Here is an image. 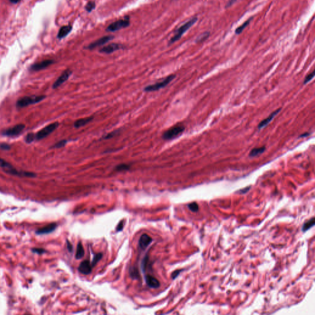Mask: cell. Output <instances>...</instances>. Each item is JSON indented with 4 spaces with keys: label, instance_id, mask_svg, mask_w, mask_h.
Segmentation results:
<instances>
[{
    "label": "cell",
    "instance_id": "1",
    "mask_svg": "<svg viewBox=\"0 0 315 315\" xmlns=\"http://www.w3.org/2000/svg\"><path fill=\"white\" fill-rule=\"evenodd\" d=\"M0 167L5 169V171L6 173L13 175H17L19 177H36V174L33 172H25V171H19L14 169L11 164L8 163L6 160L0 157Z\"/></svg>",
    "mask_w": 315,
    "mask_h": 315
},
{
    "label": "cell",
    "instance_id": "2",
    "mask_svg": "<svg viewBox=\"0 0 315 315\" xmlns=\"http://www.w3.org/2000/svg\"><path fill=\"white\" fill-rule=\"evenodd\" d=\"M198 21V17H194L192 19H191L190 21H188L186 23H185L183 25H182L180 27H179L175 32V34L173 37L171 38V39L169 41V44H171L178 40H179L183 35L188 30L190 29Z\"/></svg>",
    "mask_w": 315,
    "mask_h": 315
},
{
    "label": "cell",
    "instance_id": "3",
    "mask_svg": "<svg viewBox=\"0 0 315 315\" xmlns=\"http://www.w3.org/2000/svg\"><path fill=\"white\" fill-rule=\"evenodd\" d=\"M46 98V96L44 95L42 96H28V97H24L20 99H19L16 103V107L19 108H22L26 107L28 105L37 103L43 99Z\"/></svg>",
    "mask_w": 315,
    "mask_h": 315
},
{
    "label": "cell",
    "instance_id": "4",
    "mask_svg": "<svg viewBox=\"0 0 315 315\" xmlns=\"http://www.w3.org/2000/svg\"><path fill=\"white\" fill-rule=\"evenodd\" d=\"M130 25V17L129 16H125L123 19L116 21L110 24L106 28L108 32H114L122 28H127Z\"/></svg>",
    "mask_w": 315,
    "mask_h": 315
},
{
    "label": "cell",
    "instance_id": "5",
    "mask_svg": "<svg viewBox=\"0 0 315 315\" xmlns=\"http://www.w3.org/2000/svg\"><path fill=\"white\" fill-rule=\"evenodd\" d=\"M185 130L183 125H175L165 131L163 134V139L166 141L172 140L181 135Z\"/></svg>",
    "mask_w": 315,
    "mask_h": 315
},
{
    "label": "cell",
    "instance_id": "6",
    "mask_svg": "<svg viewBox=\"0 0 315 315\" xmlns=\"http://www.w3.org/2000/svg\"><path fill=\"white\" fill-rule=\"evenodd\" d=\"M175 78V75H171L166 77L164 80H163L162 81L156 83L155 84L149 85L144 88V91L145 92H153L158 91L162 88H164L167 85H168L174 78Z\"/></svg>",
    "mask_w": 315,
    "mask_h": 315
},
{
    "label": "cell",
    "instance_id": "7",
    "mask_svg": "<svg viewBox=\"0 0 315 315\" xmlns=\"http://www.w3.org/2000/svg\"><path fill=\"white\" fill-rule=\"evenodd\" d=\"M58 126L59 123L58 122H54L46 126L45 128H44L43 129L38 131L36 134H35L36 140L41 141L44 138L47 137L58 127Z\"/></svg>",
    "mask_w": 315,
    "mask_h": 315
},
{
    "label": "cell",
    "instance_id": "8",
    "mask_svg": "<svg viewBox=\"0 0 315 315\" xmlns=\"http://www.w3.org/2000/svg\"><path fill=\"white\" fill-rule=\"evenodd\" d=\"M25 128L24 124H18L12 128H9L5 130L2 133V135L6 137H16L20 135Z\"/></svg>",
    "mask_w": 315,
    "mask_h": 315
},
{
    "label": "cell",
    "instance_id": "9",
    "mask_svg": "<svg viewBox=\"0 0 315 315\" xmlns=\"http://www.w3.org/2000/svg\"><path fill=\"white\" fill-rule=\"evenodd\" d=\"M114 38V36H111V35H108V36H103L99 39H98L97 40H96L94 41V42L91 43V44H89L87 47H86L85 48L86 49H90V50H92V49H94L96 47H98L99 46H101L106 43H107L108 42H109L110 41H111L113 38Z\"/></svg>",
    "mask_w": 315,
    "mask_h": 315
},
{
    "label": "cell",
    "instance_id": "10",
    "mask_svg": "<svg viewBox=\"0 0 315 315\" xmlns=\"http://www.w3.org/2000/svg\"><path fill=\"white\" fill-rule=\"evenodd\" d=\"M54 63V60H51V59H47V60H43V61H41L40 62L35 63V64H33L30 67V71H33V72L39 71V70H43L44 69H46L49 66H50L52 64H53Z\"/></svg>",
    "mask_w": 315,
    "mask_h": 315
},
{
    "label": "cell",
    "instance_id": "11",
    "mask_svg": "<svg viewBox=\"0 0 315 315\" xmlns=\"http://www.w3.org/2000/svg\"><path fill=\"white\" fill-rule=\"evenodd\" d=\"M72 73V72L69 69L65 70L62 73V75L57 79V80L54 82V83L52 85V88L56 89V88H58L59 86H60L63 83H64L66 81L68 80V79L69 78Z\"/></svg>",
    "mask_w": 315,
    "mask_h": 315
},
{
    "label": "cell",
    "instance_id": "12",
    "mask_svg": "<svg viewBox=\"0 0 315 315\" xmlns=\"http://www.w3.org/2000/svg\"><path fill=\"white\" fill-rule=\"evenodd\" d=\"M122 48V46L120 44L111 43L110 44H108V45L105 46L103 47H102L99 50V52L100 53L109 54L113 53L116 51H118Z\"/></svg>",
    "mask_w": 315,
    "mask_h": 315
},
{
    "label": "cell",
    "instance_id": "13",
    "mask_svg": "<svg viewBox=\"0 0 315 315\" xmlns=\"http://www.w3.org/2000/svg\"><path fill=\"white\" fill-rule=\"evenodd\" d=\"M281 110V108H278V109L276 110L272 114H270L267 118H265L264 120H262L258 125V129H261L264 128V127H265L266 126L267 124H268L273 120V119L280 112Z\"/></svg>",
    "mask_w": 315,
    "mask_h": 315
},
{
    "label": "cell",
    "instance_id": "14",
    "mask_svg": "<svg viewBox=\"0 0 315 315\" xmlns=\"http://www.w3.org/2000/svg\"><path fill=\"white\" fill-rule=\"evenodd\" d=\"M92 266L88 261H84L82 262L78 268L79 272L83 275H89L92 271Z\"/></svg>",
    "mask_w": 315,
    "mask_h": 315
},
{
    "label": "cell",
    "instance_id": "15",
    "mask_svg": "<svg viewBox=\"0 0 315 315\" xmlns=\"http://www.w3.org/2000/svg\"><path fill=\"white\" fill-rule=\"evenodd\" d=\"M72 26L70 25H64L62 27L57 34V38L59 39H62L63 38H66L72 31Z\"/></svg>",
    "mask_w": 315,
    "mask_h": 315
},
{
    "label": "cell",
    "instance_id": "16",
    "mask_svg": "<svg viewBox=\"0 0 315 315\" xmlns=\"http://www.w3.org/2000/svg\"><path fill=\"white\" fill-rule=\"evenodd\" d=\"M152 238L150 236H149L147 234H144L141 236L139 239V244L142 249H145L147 247V246L152 242Z\"/></svg>",
    "mask_w": 315,
    "mask_h": 315
},
{
    "label": "cell",
    "instance_id": "17",
    "mask_svg": "<svg viewBox=\"0 0 315 315\" xmlns=\"http://www.w3.org/2000/svg\"><path fill=\"white\" fill-rule=\"evenodd\" d=\"M145 281L147 284L151 288H158L160 286V283L159 281L155 278V277L147 275L145 277Z\"/></svg>",
    "mask_w": 315,
    "mask_h": 315
},
{
    "label": "cell",
    "instance_id": "18",
    "mask_svg": "<svg viewBox=\"0 0 315 315\" xmlns=\"http://www.w3.org/2000/svg\"><path fill=\"white\" fill-rule=\"evenodd\" d=\"M56 227H57L56 223H51L44 227H43V228L38 230L36 231V233L38 234H47V233H51L56 228Z\"/></svg>",
    "mask_w": 315,
    "mask_h": 315
},
{
    "label": "cell",
    "instance_id": "19",
    "mask_svg": "<svg viewBox=\"0 0 315 315\" xmlns=\"http://www.w3.org/2000/svg\"><path fill=\"white\" fill-rule=\"evenodd\" d=\"M93 118H94L93 117L89 116V117H86V118L77 119L74 122V127L76 128H79L83 127V126H84L88 124L91 121H92Z\"/></svg>",
    "mask_w": 315,
    "mask_h": 315
},
{
    "label": "cell",
    "instance_id": "20",
    "mask_svg": "<svg viewBox=\"0 0 315 315\" xmlns=\"http://www.w3.org/2000/svg\"><path fill=\"white\" fill-rule=\"evenodd\" d=\"M265 149H266L265 147L254 148L250 152L249 155L250 157H255L256 156H258V155H261L263 153H264L265 151Z\"/></svg>",
    "mask_w": 315,
    "mask_h": 315
},
{
    "label": "cell",
    "instance_id": "21",
    "mask_svg": "<svg viewBox=\"0 0 315 315\" xmlns=\"http://www.w3.org/2000/svg\"><path fill=\"white\" fill-rule=\"evenodd\" d=\"M84 255V247L83 246V244L81 242H78L77 245V253H76V259H81Z\"/></svg>",
    "mask_w": 315,
    "mask_h": 315
},
{
    "label": "cell",
    "instance_id": "22",
    "mask_svg": "<svg viewBox=\"0 0 315 315\" xmlns=\"http://www.w3.org/2000/svg\"><path fill=\"white\" fill-rule=\"evenodd\" d=\"M253 17H250V18H249V19L248 20H247L245 22H244V23H243L241 26L238 27L235 30V32H234L235 34H236V35H239V34H241V33L243 32V30L245 29V28L249 25V23L250 22V21H252V19H253Z\"/></svg>",
    "mask_w": 315,
    "mask_h": 315
},
{
    "label": "cell",
    "instance_id": "23",
    "mask_svg": "<svg viewBox=\"0 0 315 315\" xmlns=\"http://www.w3.org/2000/svg\"><path fill=\"white\" fill-rule=\"evenodd\" d=\"M314 223H315V221H314V217H312L311 219H309V220H308L306 222L304 223V224L302 226V231L303 232L305 231H306L307 230H308L310 228H311L314 225Z\"/></svg>",
    "mask_w": 315,
    "mask_h": 315
},
{
    "label": "cell",
    "instance_id": "24",
    "mask_svg": "<svg viewBox=\"0 0 315 315\" xmlns=\"http://www.w3.org/2000/svg\"><path fill=\"white\" fill-rule=\"evenodd\" d=\"M210 36V32H205L201 34L196 39V43H199L204 41L206 40Z\"/></svg>",
    "mask_w": 315,
    "mask_h": 315
},
{
    "label": "cell",
    "instance_id": "25",
    "mask_svg": "<svg viewBox=\"0 0 315 315\" xmlns=\"http://www.w3.org/2000/svg\"><path fill=\"white\" fill-rule=\"evenodd\" d=\"M131 166L129 164H121L116 166L115 170L116 171H128L130 169Z\"/></svg>",
    "mask_w": 315,
    "mask_h": 315
},
{
    "label": "cell",
    "instance_id": "26",
    "mask_svg": "<svg viewBox=\"0 0 315 315\" xmlns=\"http://www.w3.org/2000/svg\"><path fill=\"white\" fill-rule=\"evenodd\" d=\"M96 8V3L94 2H92V1H90L86 5V6H85V9L87 12L88 13H91V11H92L94 9Z\"/></svg>",
    "mask_w": 315,
    "mask_h": 315
},
{
    "label": "cell",
    "instance_id": "27",
    "mask_svg": "<svg viewBox=\"0 0 315 315\" xmlns=\"http://www.w3.org/2000/svg\"><path fill=\"white\" fill-rule=\"evenodd\" d=\"M35 140H36V135H35V134H34L33 133H28L25 138V141L27 144H30V143L33 142Z\"/></svg>",
    "mask_w": 315,
    "mask_h": 315
},
{
    "label": "cell",
    "instance_id": "28",
    "mask_svg": "<svg viewBox=\"0 0 315 315\" xmlns=\"http://www.w3.org/2000/svg\"><path fill=\"white\" fill-rule=\"evenodd\" d=\"M67 143V140H62V141H60L57 142V143H55L51 148H62V147H64L66 145Z\"/></svg>",
    "mask_w": 315,
    "mask_h": 315
},
{
    "label": "cell",
    "instance_id": "29",
    "mask_svg": "<svg viewBox=\"0 0 315 315\" xmlns=\"http://www.w3.org/2000/svg\"><path fill=\"white\" fill-rule=\"evenodd\" d=\"M188 207L189 209H190V211H192V212H197L199 210L198 204L197 203H195V202L189 204Z\"/></svg>",
    "mask_w": 315,
    "mask_h": 315
},
{
    "label": "cell",
    "instance_id": "30",
    "mask_svg": "<svg viewBox=\"0 0 315 315\" xmlns=\"http://www.w3.org/2000/svg\"><path fill=\"white\" fill-rule=\"evenodd\" d=\"M102 254H101V253H99V254H96L94 256V257L93 259V261H92V262L91 263V265H92V267H94L97 264V262L102 259Z\"/></svg>",
    "mask_w": 315,
    "mask_h": 315
},
{
    "label": "cell",
    "instance_id": "31",
    "mask_svg": "<svg viewBox=\"0 0 315 315\" xmlns=\"http://www.w3.org/2000/svg\"><path fill=\"white\" fill-rule=\"evenodd\" d=\"M314 72L313 71V72H311V73L308 74V75L306 77V78H305V80H304V81H303V84H307L308 83H309V81H311V80L314 78Z\"/></svg>",
    "mask_w": 315,
    "mask_h": 315
},
{
    "label": "cell",
    "instance_id": "32",
    "mask_svg": "<svg viewBox=\"0 0 315 315\" xmlns=\"http://www.w3.org/2000/svg\"><path fill=\"white\" fill-rule=\"evenodd\" d=\"M117 133L118 131H114V132H111V133H110L108 134H107V135H105L103 137H102V139H111L113 137H114L116 134H117Z\"/></svg>",
    "mask_w": 315,
    "mask_h": 315
},
{
    "label": "cell",
    "instance_id": "33",
    "mask_svg": "<svg viewBox=\"0 0 315 315\" xmlns=\"http://www.w3.org/2000/svg\"><path fill=\"white\" fill-rule=\"evenodd\" d=\"M0 148L3 150H9L11 148V147L6 143H1L0 144Z\"/></svg>",
    "mask_w": 315,
    "mask_h": 315
},
{
    "label": "cell",
    "instance_id": "34",
    "mask_svg": "<svg viewBox=\"0 0 315 315\" xmlns=\"http://www.w3.org/2000/svg\"><path fill=\"white\" fill-rule=\"evenodd\" d=\"M130 272H131V276L134 277V278H137V276H139V273H138V271L137 270H136V268L134 269H131L130 270Z\"/></svg>",
    "mask_w": 315,
    "mask_h": 315
},
{
    "label": "cell",
    "instance_id": "35",
    "mask_svg": "<svg viewBox=\"0 0 315 315\" xmlns=\"http://www.w3.org/2000/svg\"><path fill=\"white\" fill-rule=\"evenodd\" d=\"M237 2V0H229L228 2L227 3L225 8H228L231 7L233 4H234Z\"/></svg>",
    "mask_w": 315,
    "mask_h": 315
},
{
    "label": "cell",
    "instance_id": "36",
    "mask_svg": "<svg viewBox=\"0 0 315 315\" xmlns=\"http://www.w3.org/2000/svg\"><path fill=\"white\" fill-rule=\"evenodd\" d=\"M181 272V270H176V271H174L172 273V279H175L176 278L178 275L180 274V273Z\"/></svg>",
    "mask_w": 315,
    "mask_h": 315
},
{
    "label": "cell",
    "instance_id": "37",
    "mask_svg": "<svg viewBox=\"0 0 315 315\" xmlns=\"http://www.w3.org/2000/svg\"><path fill=\"white\" fill-rule=\"evenodd\" d=\"M123 224H124L123 223V221H121V222H120L119 223V224H118V225L117 227V228H116V230L118 231H121L122 230V228H123Z\"/></svg>",
    "mask_w": 315,
    "mask_h": 315
},
{
    "label": "cell",
    "instance_id": "38",
    "mask_svg": "<svg viewBox=\"0 0 315 315\" xmlns=\"http://www.w3.org/2000/svg\"><path fill=\"white\" fill-rule=\"evenodd\" d=\"M33 251L35 252V253H38V254H41V253H43L44 252V250L43 249H33Z\"/></svg>",
    "mask_w": 315,
    "mask_h": 315
},
{
    "label": "cell",
    "instance_id": "39",
    "mask_svg": "<svg viewBox=\"0 0 315 315\" xmlns=\"http://www.w3.org/2000/svg\"><path fill=\"white\" fill-rule=\"evenodd\" d=\"M250 186H247V187L244 188V189H242V190H239V192L241 193H247V192H248L250 190Z\"/></svg>",
    "mask_w": 315,
    "mask_h": 315
},
{
    "label": "cell",
    "instance_id": "40",
    "mask_svg": "<svg viewBox=\"0 0 315 315\" xmlns=\"http://www.w3.org/2000/svg\"><path fill=\"white\" fill-rule=\"evenodd\" d=\"M67 247H68V249L70 252L72 251V249H73V247H72V245L70 243L69 241H67Z\"/></svg>",
    "mask_w": 315,
    "mask_h": 315
},
{
    "label": "cell",
    "instance_id": "41",
    "mask_svg": "<svg viewBox=\"0 0 315 315\" xmlns=\"http://www.w3.org/2000/svg\"><path fill=\"white\" fill-rule=\"evenodd\" d=\"M9 1L13 4H17L21 2V0H9Z\"/></svg>",
    "mask_w": 315,
    "mask_h": 315
},
{
    "label": "cell",
    "instance_id": "42",
    "mask_svg": "<svg viewBox=\"0 0 315 315\" xmlns=\"http://www.w3.org/2000/svg\"><path fill=\"white\" fill-rule=\"evenodd\" d=\"M309 133H304L303 134H301L300 136V137H306V136H309Z\"/></svg>",
    "mask_w": 315,
    "mask_h": 315
}]
</instances>
